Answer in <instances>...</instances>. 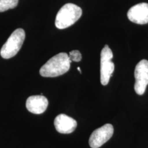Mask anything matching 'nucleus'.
Instances as JSON below:
<instances>
[{"label":"nucleus","instance_id":"f257e3e1","mask_svg":"<svg viewBox=\"0 0 148 148\" xmlns=\"http://www.w3.org/2000/svg\"><path fill=\"white\" fill-rule=\"evenodd\" d=\"M71 60L66 53H59L49 59L40 69V75L45 77H54L69 71Z\"/></svg>","mask_w":148,"mask_h":148},{"label":"nucleus","instance_id":"f03ea898","mask_svg":"<svg viewBox=\"0 0 148 148\" xmlns=\"http://www.w3.org/2000/svg\"><path fill=\"white\" fill-rule=\"evenodd\" d=\"M82 14V8L73 3H66L61 8L56 16L55 25L57 28L62 29L73 25Z\"/></svg>","mask_w":148,"mask_h":148},{"label":"nucleus","instance_id":"7ed1b4c3","mask_svg":"<svg viewBox=\"0 0 148 148\" xmlns=\"http://www.w3.org/2000/svg\"><path fill=\"white\" fill-rule=\"evenodd\" d=\"M25 38V31L21 28L15 29L3 44L0 51L1 57L5 59L12 58L17 54Z\"/></svg>","mask_w":148,"mask_h":148},{"label":"nucleus","instance_id":"20e7f679","mask_svg":"<svg viewBox=\"0 0 148 148\" xmlns=\"http://www.w3.org/2000/svg\"><path fill=\"white\" fill-rule=\"evenodd\" d=\"M113 53L108 45L103 47L100 54V81L101 84L106 86L108 84L110 77L114 69V64L112 62Z\"/></svg>","mask_w":148,"mask_h":148},{"label":"nucleus","instance_id":"39448f33","mask_svg":"<svg viewBox=\"0 0 148 148\" xmlns=\"http://www.w3.org/2000/svg\"><path fill=\"white\" fill-rule=\"evenodd\" d=\"M134 77L135 92L139 95H143L148 85V60L143 59L136 64Z\"/></svg>","mask_w":148,"mask_h":148},{"label":"nucleus","instance_id":"423d86ee","mask_svg":"<svg viewBox=\"0 0 148 148\" xmlns=\"http://www.w3.org/2000/svg\"><path fill=\"white\" fill-rule=\"evenodd\" d=\"M114 133V127L112 124L107 123L92 132L89 140V145L91 148H99L106 143L112 137Z\"/></svg>","mask_w":148,"mask_h":148},{"label":"nucleus","instance_id":"0eeeda50","mask_svg":"<svg viewBox=\"0 0 148 148\" xmlns=\"http://www.w3.org/2000/svg\"><path fill=\"white\" fill-rule=\"evenodd\" d=\"M128 19L136 24L143 25L148 23V3H140L133 5L127 13Z\"/></svg>","mask_w":148,"mask_h":148},{"label":"nucleus","instance_id":"6e6552de","mask_svg":"<svg viewBox=\"0 0 148 148\" xmlns=\"http://www.w3.org/2000/svg\"><path fill=\"white\" fill-rule=\"evenodd\" d=\"M53 123L56 130L61 134L72 133L77 127V121L64 114H58L55 118Z\"/></svg>","mask_w":148,"mask_h":148},{"label":"nucleus","instance_id":"1a4fd4ad","mask_svg":"<svg viewBox=\"0 0 148 148\" xmlns=\"http://www.w3.org/2000/svg\"><path fill=\"white\" fill-rule=\"evenodd\" d=\"M48 100L45 96L32 95L26 100V108L33 114H40L43 113L48 106Z\"/></svg>","mask_w":148,"mask_h":148},{"label":"nucleus","instance_id":"9d476101","mask_svg":"<svg viewBox=\"0 0 148 148\" xmlns=\"http://www.w3.org/2000/svg\"><path fill=\"white\" fill-rule=\"evenodd\" d=\"M18 0H0V12L16 8Z\"/></svg>","mask_w":148,"mask_h":148},{"label":"nucleus","instance_id":"9b49d317","mask_svg":"<svg viewBox=\"0 0 148 148\" xmlns=\"http://www.w3.org/2000/svg\"><path fill=\"white\" fill-rule=\"evenodd\" d=\"M69 58L70 60L74 62H79L82 60V54L78 50H73L70 51L69 54Z\"/></svg>","mask_w":148,"mask_h":148},{"label":"nucleus","instance_id":"f8f14e48","mask_svg":"<svg viewBox=\"0 0 148 148\" xmlns=\"http://www.w3.org/2000/svg\"><path fill=\"white\" fill-rule=\"evenodd\" d=\"M77 70H78L79 73H82V71H81V70H80V68H79V67H77Z\"/></svg>","mask_w":148,"mask_h":148}]
</instances>
